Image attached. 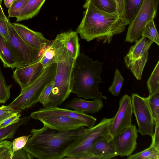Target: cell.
I'll list each match as a JSON object with an SVG mask.
<instances>
[{"label":"cell","instance_id":"obj_20","mask_svg":"<svg viewBox=\"0 0 159 159\" xmlns=\"http://www.w3.org/2000/svg\"><path fill=\"white\" fill-rule=\"evenodd\" d=\"M46 0H28L20 15L17 22L28 20L36 16Z\"/></svg>","mask_w":159,"mask_h":159},{"label":"cell","instance_id":"obj_16","mask_svg":"<svg viewBox=\"0 0 159 159\" xmlns=\"http://www.w3.org/2000/svg\"><path fill=\"white\" fill-rule=\"evenodd\" d=\"M44 68L40 62L21 68H16L12 77L20 87L21 91L34 82L41 75Z\"/></svg>","mask_w":159,"mask_h":159},{"label":"cell","instance_id":"obj_31","mask_svg":"<svg viewBox=\"0 0 159 159\" xmlns=\"http://www.w3.org/2000/svg\"><path fill=\"white\" fill-rule=\"evenodd\" d=\"M28 0H16L14 1L8 8V17H17L20 14Z\"/></svg>","mask_w":159,"mask_h":159},{"label":"cell","instance_id":"obj_15","mask_svg":"<svg viewBox=\"0 0 159 159\" xmlns=\"http://www.w3.org/2000/svg\"><path fill=\"white\" fill-rule=\"evenodd\" d=\"M86 153L96 159H111L117 156L113 136L109 132L103 136L92 144Z\"/></svg>","mask_w":159,"mask_h":159},{"label":"cell","instance_id":"obj_3","mask_svg":"<svg viewBox=\"0 0 159 159\" xmlns=\"http://www.w3.org/2000/svg\"><path fill=\"white\" fill-rule=\"evenodd\" d=\"M103 63L93 61L83 53L75 60L70 77L71 93L86 99H106L98 90Z\"/></svg>","mask_w":159,"mask_h":159},{"label":"cell","instance_id":"obj_32","mask_svg":"<svg viewBox=\"0 0 159 159\" xmlns=\"http://www.w3.org/2000/svg\"><path fill=\"white\" fill-rule=\"evenodd\" d=\"M98 8L108 12L116 11V5L113 0H92Z\"/></svg>","mask_w":159,"mask_h":159},{"label":"cell","instance_id":"obj_14","mask_svg":"<svg viewBox=\"0 0 159 159\" xmlns=\"http://www.w3.org/2000/svg\"><path fill=\"white\" fill-rule=\"evenodd\" d=\"M11 23L22 39L35 49L45 51L53 42L54 40L46 39L41 33L32 30L23 25L15 22Z\"/></svg>","mask_w":159,"mask_h":159},{"label":"cell","instance_id":"obj_21","mask_svg":"<svg viewBox=\"0 0 159 159\" xmlns=\"http://www.w3.org/2000/svg\"><path fill=\"white\" fill-rule=\"evenodd\" d=\"M78 34L76 31H66L64 39L65 47L69 55L75 60L80 53V45Z\"/></svg>","mask_w":159,"mask_h":159},{"label":"cell","instance_id":"obj_29","mask_svg":"<svg viewBox=\"0 0 159 159\" xmlns=\"http://www.w3.org/2000/svg\"><path fill=\"white\" fill-rule=\"evenodd\" d=\"M12 85H7L0 67V103H4L10 98Z\"/></svg>","mask_w":159,"mask_h":159},{"label":"cell","instance_id":"obj_12","mask_svg":"<svg viewBox=\"0 0 159 159\" xmlns=\"http://www.w3.org/2000/svg\"><path fill=\"white\" fill-rule=\"evenodd\" d=\"M51 116H63L77 120L89 128L93 127L97 121L96 119L92 116L74 110L57 107L41 108L37 111L31 112L30 116L34 119L38 117Z\"/></svg>","mask_w":159,"mask_h":159},{"label":"cell","instance_id":"obj_27","mask_svg":"<svg viewBox=\"0 0 159 159\" xmlns=\"http://www.w3.org/2000/svg\"><path fill=\"white\" fill-rule=\"evenodd\" d=\"M153 119L154 125L159 122V92L146 98Z\"/></svg>","mask_w":159,"mask_h":159},{"label":"cell","instance_id":"obj_23","mask_svg":"<svg viewBox=\"0 0 159 159\" xmlns=\"http://www.w3.org/2000/svg\"><path fill=\"white\" fill-rule=\"evenodd\" d=\"M30 116L20 118L19 121L7 126L0 128V142L12 138L20 125H26L30 120Z\"/></svg>","mask_w":159,"mask_h":159},{"label":"cell","instance_id":"obj_36","mask_svg":"<svg viewBox=\"0 0 159 159\" xmlns=\"http://www.w3.org/2000/svg\"><path fill=\"white\" fill-rule=\"evenodd\" d=\"M53 81L46 85L40 96L39 102L42 104L43 106L47 103L51 93Z\"/></svg>","mask_w":159,"mask_h":159},{"label":"cell","instance_id":"obj_9","mask_svg":"<svg viewBox=\"0 0 159 159\" xmlns=\"http://www.w3.org/2000/svg\"><path fill=\"white\" fill-rule=\"evenodd\" d=\"M112 119L104 118L95 126L88 129L86 133L68 152L64 158L72 159L86 152L94 143L109 133Z\"/></svg>","mask_w":159,"mask_h":159},{"label":"cell","instance_id":"obj_24","mask_svg":"<svg viewBox=\"0 0 159 159\" xmlns=\"http://www.w3.org/2000/svg\"><path fill=\"white\" fill-rule=\"evenodd\" d=\"M144 0H126L125 16L129 24L140 8Z\"/></svg>","mask_w":159,"mask_h":159},{"label":"cell","instance_id":"obj_38","mask_svg":"<svg viewBox=\"0 0 159 159\" xmlns=\"http://www.w3.org/2000/svg\"><path fill=\"white\" fill-rule=\"evenodd\" d=\"M116 5V12L121 16L125 18V11L126 0H114Z\"/></svg>","mask_w":159,"mask_h":159},{"label":"cell","instance_id":"obj_30","mask_svg":"<svg viewBox=\"0 0 159 159\" xmlns=\"http://www.w3.org/2000/svg\"><path fill=\"white\" fill-rule=\"evenodd\" d=\"M124 78L117 69H116L113 82L109 88V91L113 95L117 96L119 94L122 86Z\"/></svg>","mask_w":159,"mask_h":159},{"label":"cell","instance_id":"obj_44","mask_svg":"<svg viewBox=\"0 0 159 159\" xmlns=\"http://www.w3.org/2000/svg\"><path fill=\"white\" fill-rule=\"evenodd\" d=\"M2 2V0H0V3L1 4Z\"/></svg>","mask_w":159,"mask_h":159},{"label":"cell","instance_id":"obj_45","mask_svg":"<svg viewBox=\"0 0 159 159\" xmlns=\"http://www.w3.org/2000/svg\"><path fill=\"white\" fill-rule=\"evenodd\" d=\"M16 0H14V1H16Z\"/></svg>","mask_w":159,"mask_h":159},{"label":"cell","instance_id":"obj_34","mask_svg":"<svg viewBox=\"0 0 159 159\" xmlns=\"http://www.w3.org/2000/svg\"><path fill=\"white\" fill-rule=\"evenodd\" d=\"M22 111L13 109L9 106L0 107V125L5 120L14 114Z\"/></svg>","mask_w":159,"mask_h":159},{"label":"cell","instance_id":"obj_43","mask_svg":"<svg viewBox=\"0 0 159 159\" xmlns=\"http://www.w3.org/2000/svg\"><path fill=\"white\" fill-rule=\"evenodd\" d=\"M0 15L3 19H4L5 20H7L8 19L7 18L4 12L3 9L1 6V3H0Z\"/></svg>","mask_w":159,"mask_h":159},{"label":"cell","instance_id":"obj_33","mask_svg":"<svg viewBox=\"0 0 159 159\" xmlns=\"http://www.w3.org/2000/svg\"><path fill=\"white\" fill-rule=\"evenodd\" d=\"M12 143L7 140L0 142V159H12Z\"/></svg>","mask_w":159,"mask_h":159},{"label":"cell","instance_id":"obj_37","mask_svg":"<svg viewBox=\"0 0 159 159\" xmlns=\"http://www.w3.org/2000/svg\"><path fill=\"white\" fill-rule=\"evenodd\" d=\"M33 158L30 154L22 148L13 153L12 159H32Z\"/></svg>","mask_w":159,"mask_h":159},{"label":"cell","instance_id":"obj_4","mask_svg":"<svg viewBox=\"0 0 159 159\" xmlns=\"http://www.w3.org/2000/svg\"><path fill=\"white\" fill-rule=\"evenodd\" d=\"M65 47L57 63L55 77L53 81L50 95L44 108L57 107L61 105L71 93L70 77L75 61Z\"/></svg>","mask_w":159,"mask_h":159},{"label":"cell","instance_id":"obj_42","mask_svg":"<svg viewBox=\"0 0 159 159\" xmlns=\"http://www.w3.org/2000/svg\"><path fill=\"white\" fill-rule=\"evenodd\" d=\"M5 6L8 9L11 6L14 2V0H4Z\"/></svg>","mask_w":159,"mask_h":159},{"label":"cell","instance_id":"obj_6","mask_svg":"<svg viewBox=\"0 0 159 159\" xmlns=\"http://www.w3.org/2000/svg\"><path fill=\"white\" fill-rule=\"evenodd\" d=\"M6 22L8 32L7 41L16 68L24 67L39 61L45 51L39 50L28 45L19 36L8 19Z\"/></svg>","mask_w":159,"mask_h":159},{"label":"cell","instance_id":"obj_26","mask_svg":"<svg viewBox=\"0 0 159 159\" xmlns=\"http://www.w3.org/2000/svg\"><path fill=\"white\" fill-rule=\"evenodd\" d=\"M128 159H159V150L152 145L145 149L128 156Z\"/></svg>","mask_w":159,"mask_h":159},{"label":"cell","instance_id":"obj_46","mask_svg":"<svg viewBox=\"0 0 159 159\" xmlns=\"http://www.w3.org/2000/svg\"><path fill=\"white\" fill-rule=\"evenodd\" d=\"M113 0V1H114V0Z\"/></svg>","mask_w":159,"mask_h":159},{"label":"cell","instance_id":"obj_7","mask_svg":"<svg viewBox=\"0 0 159 159\" xmlns=\"http://www.w3.org/2000/svg\"><path fill=\"white\" fill-rule=\"evenodd\" d=\"M159 0H144L134 18L129 24L125 41L133 43L142 36L146 25L155 17Z\"/></svg>","mask_w":159,"mask_h":159},{"label":"cell","instance_id":"obj_8","mask_svg":"<svg viewBox=\"0 0 159 159\" xmlns=\"http://www.w3.org/2000/svg\"><path fill=\"white\" fill-rule=\"evenodd\" d=\"M135 42L124 59L126 67L130 70L137 80H140L148 59V50L153 42L149 39L147 40L143 36Z\"/></svg>","mask_w":159,"mask_h":159},{"label":"cell","instance_id":"obj_1","mask_svg":"<svg viewBox=\"0 0 159 159\" xmlns=\"http://www.w3.org/2000/svg\"><path fill=\"white\" fill-rule=\"evenodd\" d=\"M84 126L61 131L44 125L32 129L31 136L23 148L34 158L39 159L64 158L70 150L87 131Z\"/></svg>","mask_w":159,"mask_h":159},{"label":"cell","instance_id":"obj_39","mask_svg":"<svg viewBox=\"0 0 159 159\" xmlns=\"http://www.w3.org/2000/svg\"><path fill=\"white\" fill-rule=\"evenodd\" d=\"M21 116L20 113L14 114L10 117L0 125V128L9 125L19 121Z\"/></svg>","mask_w":159,"mask_h":159},{"label":"cell","instance_id":"obj_41","mask_svg":"<svg viewBox=\"0 0 159 159\" xmlns=\"http://www.w3.org/2000/svg\"><path fill=\"white\" fill-rule=\"evenodd\" d=\"M155 132L152 139L151 145L159 150V122L155 125Z\"/></svg>","mask_w":159,"mask_h":159},{"label":"cell","instance_id":"obj_28","mask_svg":"<svg viewBox=\"0 0 159 159\" xmlns=\"http://www.w3.org/2000/svg\"><path fill=\"white\" fill-rule=\"evenodd\" d=\"M142 36L148 38L159 46V36L154 20L151 21L146 25L143 31Z\"/></svg>","mask_w":159,"mask_h":159},{"label":"cell","instance_id":"obj_25","mask_svg":"<svg viewBox=\"0 0 159 159\" xmlns=\"http://www.w3.org/2000/svg\"><path fill=\"white\" fill-rule=\"evenodd\" d=\"M148 96L159 92V61H158L147 82Z\"/></svg>","mask_w":159,"mask_h":159},{"label":"cell","instance_id":"obj_5","mask_svg":"<svg viewBox=\"0 0 159 159\" xmlns=\"http://www.w3.org/2000/svg\"><path fill=\"white\" fill-rule=\"evenodd\" d=\"M57 63L44 68L40 76L33 83L21 90L19 95L8 105L13 109L25 110L35 106L39 102L45 87L55 76Z\"/></svg>","mask_w":159,"mask_h":159},{"label":"cell","instance_id":"obj_11","mask_svg":"<svg viewBox=\"0 0 159 159\" xmlns=\"http://www.w3.org/2000/svg\"><path fill=\"white\" fill-rule=\"evenodd\" d=\"M131 97L127 94L120 100L118 110L112 118L109 132L113 136L117 134L126 128L131 126L133 114Z\"/></svg>","mask_w":159,"mask_h":159},{"label":"cell","instance_id":"obj_40","mask_svg":"<svg viewBox=\"0 0 159 159\" xmlns=\"http://www.w3.org/2000/svg\"><path fill=\"white\" fill-rule=\"evenodd\" d=\"M0 34L7 41L8 37V32L6 20L3 19L0 15Z\"/></svg>","mask_w":159,"mask_h":159},{"label":"cell","instance_id":"obj_10","mask_svg":"<svg viewBox=\"0 0 159 159\" xmlns=\"http://www.w3.org/2000/svg\"><path fill=\"white\" fill-rule=\"evenodd\" d=\"M131 98L133 113L138 126V132L142 135H148L152 137L155 125L146 98L137 93H132Z\"/></svg>","mask_w":159,"mask_h":159},{"label":"cell","instance_id":"obj_2","mask_svg":"<svg viewBox=\"0 0 159 159\" xmlns=\"http://www.w3.org/2000/svg\"><path fill=\"white\" fill-rule=\"evenodd\" d=\"M85 10L76 31L89 42L94 39L109 43L113 36L123 32L129 23L116 12H108L98 8L92 0H86Z\"/></svg>","mask_w":159,"mask_h":159},{"label":"cell","instance_id":"obj_13","mask_svg":"<svg viewBox=\"0 0 159 159\" xmlns=\"http://www.w3.org/2000/svg\"><path fill=\"white\" fill-rule=\"evenodd\" d=\"M138 130L135 125H132L113 136L117 156H129L136 149Z\"/></svg>","mask_w":159,"mask_h":159},{"label":"cell","instance_id":"obj_17","mask_svg":"<svg viewBox=\"0 0 159 159\" xmlns=\"http://www.w3.org/2000/svg\"><path fill=\"white\" fill-rule=\"evenodd\" d=\"M34 119L39 120L43 125L49 128L61 131L72 130L84 126L79 120L63 116H39Z\"/></svg>","mask_w":159,"mask_h":159},{"label":"cell","instance_id":"obj_35","mask_svg":"<svg viewBox=\"0 0 159 159\" xmlns=\"http://www.w3.org/2000/svg\"><path fill=\"white\" fill-rule=\"evenodd\" d=\"M31 134L22 136L14 139L12 143V153L23 148L26 145Z\"/></svg>","mask_w":159,"mask_h":159},{"label":"cell","instance_id":"obj_19","mask_svg":"<svg viewBox=\"0 0 159 159\" xmlns=\"http://www.w3.org/2000/svg\"><path fill=\"white\" fill-rule=\"evenodd\" d=\"M103 106L102 99H94L89 101L79 97L74 98L67 101L65 104L66 108L73 110L84 114H93L98 112Z\"/></svg>","mask_w":159,"mask_h":159},{"label":"cell","instance_id":"obj_22","mask_svg":"<svg viewBox=\"0 0 159 159\" xmlns=\"http://www.w3.org/2000/svg\"><path fill=\"white\" fill-rule=\"evenodd\" d=\"M0 59L5 68L13 69L17 65L7 41L0 34Z\"/></svg>","mask_w":159,"mask_h":159},{"label":"cell","instance_id":"obj_18","mask_svg":"<svg viewBox=\"0 0 159 159\" xmlns=\"http://www.w3.org/2000/svg\"><path fill=\"white\" fill-rule=\"evenodd\" d=\"M66 34V32L58 34L52 44L44 51L39 61L44 69L57 63L65 48Z\"/></svg>","mask_w":159,"mask_h":159}]
</instances>
